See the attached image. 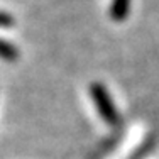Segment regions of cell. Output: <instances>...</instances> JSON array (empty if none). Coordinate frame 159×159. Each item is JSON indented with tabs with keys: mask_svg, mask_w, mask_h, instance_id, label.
I'll list each match as a JSON object with an SVG mask.
<instances>
[{
	"mask_svg": "<svg viewBox=\"0 0 159 159\" xmlns=\"http://www.w3.org/2000/svg\"><path fill=\"white\" fill-rule=\"evenodd\" d=\"M0 58L5 59V61H16L19 58V51L16 46H12L10 43L0 39Z\"/></svg>",
	"mask_w": 159,
	"mask_h": 159,
	"instance_id": "cell-3",
	"label": "cell"
},
{
	"mask_svg": "<svg viewBox=\"0 0 159 159\" xmlns=\"http://www.w3.org/2000/svg\"><path fill=\"white\" fill-rule=\"evenodd\" d=\"M130 3L132 0H112L110 9H108V16L113 22H122L129 17L130 12Z\"/></svg>",
	"mask_w": 159,
	"mask_h": 159,
	"instance_id": "cell-2",
	"label": "cell"
},
{
	"mask_svg": "<svg viewBox=\"0 0 159 159\" xmlns=\"http://www.w3.org/2000/svg\"><path fill=\"white\" fill-rule=\"evenodd\" d=\"M14 24L12 16H9L7 12H0V27H10Z\"/></svg>",
	"mask_w": 159,
	"mask_h": 159,
	"instance_id": "cell-4",
	"label": "cell"
},
{
	"mask_svg": "<svg viewBox=\"0 0 159 159\" xmlns=\"http://www.w3.org/2000/svg\"><path fill=\"white\" fill-rule=\"evenodd\" d=\"M90 97H92L97 112L100 113L103 122L108 124V125H117L120 120L119 110H117L115 103H113V98L108 93V90L105 88V85H102V83H92L90 85Z\"/></svg>",
	"mask_w": 159,
	"mask_h": 159,
	"instance_id": "cell-1",
	"label": "cell"
}]
</instances>
